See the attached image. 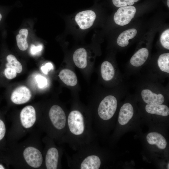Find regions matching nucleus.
I'll use <instances>...</instances> for the list:
<instances>
[{
	"mask_svg": "<svg viewBox=\"0 0 169 169\" xmlns=\"http://www.w3.org/2000/svg\"><path fill=\"white\" fill-rule=\"evenodd\" d=\"M87 113L74 109L68 114L64 143L75 151L93 142L92 115Z\"/></svg>",
	"mask_w": 169,
	"mask_h": 169,
	"instance_id": "nucleus-1",
	"label": "nucleus"
},
{
	"mask_svg": "<svg viewBox=\"0 0 169 169\" xmlns=\"http://www.w3.org/2000/svg\"><path fill=\"white\" fill-rule=\"evenodd\" d=\"M72 156L66 154L68 166L72 169H99L101 160L97 154L93 142L78 150Z\"/></svg>",
	"mask_w": 169,
	"mask_h": 169,
	"instance_id": "nucleus-2",
	"label": "nucleus"
},
{
	"mask_svg": "<svg viewBox=\"0 0 169 169\" xmlns=\"http://www.w3.org/2000/svg\"><path fill=\"white\" fill-rule=\"evenodd\" d=\"M68 114L59 105H52L49 109L46 120V128L50 136L64 143Z\"/></svg>",
	"mask_w": 169,
	"mask_h": 169,
	"instance_id": "nucleus-3",
	"label": "nucleus"
},
{
	"mask_svg": "<svg viewBox=\"0 0 169 169\" xmlns=\"http://www.w3.org/2000/svg\"><path fill=\"white\" fill-rule=\"evenodd\" d=\"M117 105V100L114 96L108 95L105 97L99 103L96 114L92 117L93 124L98 118L105 121L110 120L116 111Z\"/></svg>",
	"mask_w": 169,
	"mask_h": 169,
	"instance_id": "nucleus-4",
	"label": "nucleus"
},
{
	"mask_svg": "<svg viewBox=\"0 0 169 169\" xmlns=\"http://www.w3.org/2000/svg\"><path fill=\"white\" fill-rule=\"evenodd\" d=\"M48 146L45 157V164L47 169H57L60 167L62 150L53 144Z\"/></svg>",
	"mask_w": 169,
	"mask_h": 169,
	"instance_id": "nucleus-5",
	"label": "nucleus"
},
{
	"mask_svg": "<svg viewBox=\"0 0 169 169\" xmlns=\"http://www.w3.org/2000/svg\"><path fill=\"white\" fill-rule=\"evenodd\" d=\"M23 155L26 162L31 167L37 168L41 166L43 157L38 149L33 146L28 147L24 150Z\"/></svg>",
	"mask_w": 169,
	"mask_h": 169,
	"instance_id": "nucleus-6",
	"label": "nucleus"
},
{
	"mask_svg": "<svg viewBox=\"0 0 169 169\" xmlns=\"http://www.w3.org/2000/svg\"><path fill=\"white\" fill-rule=\"evenodd\" d=\"M136 11V8L133 6L120 7L115 14L114 21L116 24L120 26L127 24L134 18Z\"/></svg>",
	"mask_w": 169,
	"mask_h": 169,
	"instance_id": "nucleus-7",
	"label": "nucleus"
},
{
	"mask_svg": "<svg viewBox=\"0 0 169 169\" xmlns=\"http://www.w3.org/2000/svg\"><path fill=\"white\" fill-rule=\"evenodd\" d=\"M96 18L95 13L91 10H85L78 13L75 16V21L79 28L86 29L93 24Z\"/></svg>",
	"mask_w": 169,
	"mask_h": 169,
	"instance_id": "nucleus-8",
	"label": "nucleus"
},
{
	"mask_svg": "<svg viewBox=\"0 0 169 169\" xmlns=\"http://www.w3.org/2000/svg\"><path fill=\"white\" fill-rule=\"evenodd\" d=\"M20 120L23 126L28 129L32 127L36 121V111L31 105H28L21 110L20 115Z\"/></svg>",
	"mask_w": 169,
	"mask_h": 169,
	"instance_id": "nucleus-9",
	"label": "nucleus"
},
{
	"mask_svg": "<svg viewBox=\"0 0 169 169\" xmlns=\"http://www.w3.org/2000/svg\"><path fill=\"white\" fill-rule=\"evenodd\" d=\"M31 97V93L30 90L27 87L22 86L17 88L13 91L11 99L13 103L20 105L27 102Z\"/></svg>",
	"mask_w": 169,
	"mask_h": 169,
	"instance_id": "nucleus-10",
	"label": "nucleus"
},
{
	"mask_svg": "<svg viewBox=\"0 0 169 169\" xmlns=\"http://www.w3.org/2000/svg\"><path fill=\"white\" fill-rule=\"evenodd\" d=\"M141 94L143 101L148 104H161L165 100L164 98L161 94H156L148 89L143 90Z\"/></svg>",
	"mask_w": 169,
	"mask_h": 169,
	"instance_id": "nucleus-11",
	"label": "nucleus"
},
{
	"mask_svg": "<svg viewBox=\"0 0 169 169\" xmlns=\"http://www.w3.org/2000/svg\"><path fill=\"white\" fill-rule=\"evenodd\" d=\"M134 110L132 105L129 103L124 104L121 107L118 116L120 124L124 125L127 124L132 118Z\"/></svg>",
	"mask_w": 169,
	"mask_h": 169,
	"instance_id": "nucleus-12",
	"label": "nucleus"
},
{
	"mask_svg": "<svg viewBox=\"0 0 169 169\" xmlns=\"http://www.w3.org/2000/svg\"><path fill=\"white\" fill-rule=\"evenodd\" d=\"M87 52L84 48L76 49L73 55V60L75 65L78 68L83 69L87 66Z\"/></svg>",
	"mask_w": 169,
	"mask_h": 169,
	"instance_id": "nucleus-13",
	"label": "nucleus"
},
{
	"mask_svg": "<svg viewBox=\"0 0 169 169\" xmlns=\"http://www.w3.org/2000/svg\"><path fill=\"white\" fill-rule=\"evenodd\" d=\"M149 55L148 49L145 48L140 49L131 57L130 62L135 67H139L143 65L147 59Z\"/></svg>",
	"mask_w": 169,
	"mask_h": 169,
	"instance_id": "nucleus-14",
	"label": "nucleus"
},
{
	"mask_svg": "<svg viewBox=\"0 0 169 169\" xmlns=\"http://www.w3.org/2000/svg\"><path fill=\"white\" fill-rule=\"evenodd\" d=\"M59 77L65 84L70 86H74L77 83V78L75 73L72 70L65 69L59 72Z\"/></svg>",
	"mask_w": 169,
	"mask_h": 169,
	"instance_id": "nucleus-15",
	"label": "nucleus"
},
{
	"mask_svg": "<svg viewBox=\"0 0 169 169\" xmlns=\"http://www.w3.org/2000/svg\"><path fill=\"white\" fill-rule=\"evenodd\" d=\"M148 142L151 145H155L160 149L166 148L167 142L165 138L160 134L156 132H151L146 136Z\"/></svg>",
	"mask_w": 169,
	"mask_h": 169,
	"instance_id": "nucleus-16",
	"label": "nucleus"
},
{
	"mask_svg": "<svg viewBox=\"0 0 169 169\" xmlns=\"http://www.w3.org/2000/svg\"><path fill=\"white\" fill-rule=\"evenodd\" d=\"M146 111L149 113L163 116L169 114L168 107L164 105H147L145 107Z\"/></svg>",
	"mask_w": 169,
	"mask_h": 169,
	"instance_id": "nucleus-17",
	"label": "nucleus"
},
{
	"mask_svg": "<svg viewBox=\"0 0 169 169\" xmlns=\"http://www.w3.org/2000/svg\"><path fill=\"white\" fill-rule=\"evenodd\" d=\"M137 33L135 28L130 29L121 33L117 39V42L120 46H126L129 44V40L134 38Z\"/></svg>",
	"mask_w": 169,
	"mask_h": 169,
	"instance_id": "nucleus-18",
	"label": "nucleus"
},
{
	"mask_svg": "<svg viewBox=\"0 0 169 169\" xmlns=\"http://www.w3.org/2000/svg\"><path fill=\"white\" fill-rule=\"evenodd\" d=\"M100 71L102 77L105 81L111 80L115 75V69L111 63L108 61H105L102 63Z\"/></svg>",
	"mask_w": 169,
	"mask_h": 169,
	"instance_id": "nucleus-19",
	"label": "nucleus"
},
{
	"mask_svg": "<svg viewBox=\"0 0 169 169\" xmlns=\"http://www.w3.org/2000/svg\"><path fill=\"white\" fill-rule=\"evenodd\" d=\"M28 31L27 29H21L19 33L16 36L17 46L19 49L22 51L26 50L28 46L27 39Z\"/></svg>",
	"mask_w": 169,
	"mask_h": 169,
	"instance_id": "nucleus-20",
	"label": "nucleus"
},
{
	"mask_svg": "<svg viewBox=\"0 0 169 169\" xmlns=\"http://www.w3.org/2000/svg\"><path fill=\"white\" fill-rule=\"evenodd\" d=\"M6 59L8 62L6 65V67L15 69L18 73H20L22 71V65L15 56L12 54H9L7 56Z\"/></svg>",
	"mask_w": 169,
	"mask_h": 169,
	"instance_id": "nucleus-21",
	"label": "nucleus"
},
{
	"mask_svg": "<svg viewBox=\"0 0 169 169\" xmlns=\"http://www.w3.org/2000/svg\"><path fill=\"white\" fill-rule=\"evenodd\" d=\"M157 63L161 70L169 73V53H164L160 55L157 60Z\"/></svg>",
	"mask_w": 169,
	"mask_h": 169,
	"instance_id": "nucleus-22",
	"label": "nucleus"
},
{
	"mask_svg": "<svg viewBox=\"0 0 169 169\" xmlns=\"http://www.w3.org/2000/svg\"><path fill=\"white\" fill-rule=\"evenodd\" d=\"M169 29H167L162 33L160 37V42L162 46L165 48L169 49Z\"/></svg>",
	"mask_w": 169,
	"mask_h": 169,
	"instance_id": "nucleus-23",
	"label": "nucleus"
},
{
	"mask_svg": "<svg viewBox=\"0 0 169 169\" xmlns=\"http://www.w3.org/2000/svg\"><path fill=\"white\" fill-rule=\"evenodd\" d=\"M139 0H112L113 4L117 7L131 6Z\"/></svg>",
	"mask_w": 169,
	"mask_h": 169,
	"instance_id": "nucleus-24",
	"label": "nucleus"
},
{
	"mask_svg": "<svg viewBox=\"0 0 169 169\" xmlns=\"http://www.w3.org/2000/svg\"><path fill=\"white\" fill-rule=\"evenodd\" d=\"M35 79L38 87L40 89L45 87L48 84L47 80L46 78L40 74L37 75L35 76Z\"/></svg>",
	"mask_w": 169,
	"mask_h": 169,
	"instance_id": "nucleus-25",
	"label": "nucleus"
},
{
	"mask_svg": "<svg viewBox=\"0 0 169 169\" xmlns=\"http://www.w3.org/2000/svg\"><path fill=\"white\" fill-rule=\"evenodd\" d=\"M17 73L15 69L11 68L6 67L4 70V74L5 77L9 79L15 78L17 76Z\"/></svg>",
	"mask_w": 169,
	"mask_h": 169,
	"instance_id": "nucleus-26",
	"label": "nucleus"
},
{
	"mask_svg": "<svg viewBox=\"0 0 169 169\" xmlns=\"http://www.w3.org/2000/svg\"><path fill=\"white\" fill-rule=\"evenodd\" d=\"M43 49V46L39 45L36 46L33 44H32L30 48V53L32 55H36L38 54Z\"/></svg>",
	"mask_w": 169,
	"mask_h": 169,
	"instance_id": "nucleus-27",
	"label": "nucleus"
},
{
	"mask_svg": "<svg viewBox=\"0 0 169 169\" xmlns=\"http://www.w3.org/2000/svg\"><path fill=\"white\" fill-rule=\"evenodd\" d=\"M53 66L52 64L50 62L47 63L44 66H42L41 68L42 71L45 74H47L49 72L53 69Z\"/></svg>",
	"mask_w": 169,
	"mask_h": 169,
	"instance_id": "nucleus-28",
	"label": "nucleus"
},
{
	"mask_svg": "<svg viewBox=\"0 0 169 169\" xmlns=\"http://www.w3.org/2000/svg\"><path fill=\"white\" fill-rule=\"evenodd\" d=\"M6 131V127L3 121L0 119V141L4 137Z\"/></svg>",
	"mask_w": 169,
	"mask_h": 169,
	"instance_id": "nucleus-29",
	"label": "nucleus"
},
{
	"mask_svg": "<svg viewBox=\"0 0 169 169\" xmlns=\"http://www.w3.org/2000/svg\"><path fill=\"white\" fill-rule=\"evenodd\" d=\"M5 168V167L2 165L0 164V169H4Z\"/></svg>",
	"mask_w": 169,
	"mask_h": 169,
	"instance_id": "nucleus-30",
	"label": "nucleus"
},
{
	"mask_svg": "<svg viewBox=\"0 0 169 169\" xmlns=\"http://www.w3.org/2000/svg\"><path fill=\"white\" fill-rule=\"evenodd\" d=\"M169 0H167V5L168 7H169Z\"/></svg>",
	"mask_w": 169,
	"mask_h": 169,
	"instance_id": "nucleus-31",
	"label": "nucleus"
},
{
	"mask_svg": "<svg viewBox=\"0 0 169 169\" xmlns=\"http://www.w3.org/2000/svg\"><path fill=\"white\" fill-rule=\"evenodd\" d=\"M2 18V16L1 14L0 13V21L1 20Z\"/></svg>",
	"mask_w": 169,
	"mask_h": 169,
	"instance_id": "nucleus-32",
	"label": "nucleus"
},
{
	"mask_svg": "<svg viewBox=\"0 0 169 169\" xmlns=\"http://www.w3.org/2000/svg\"><path fill=\"white\" fill-rule=\"evenodd\" d=\"M169 163H168V166H167V169H169Z\"/></svg>",
	"mask_w": 169,
	"mask_h": 169,
	"instance_id": "nucleus-33",
	"label": "nucleus"
}]
</instances>
